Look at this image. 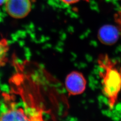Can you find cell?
Returning a JSON list of instances; mask_svg holds the SVG:
<instances>
[{"label":"cell","mask_w":121,"mask_h":121,"mask_svg":"<svg viewBox=\"0 0 121 121\" xmlns=\"http://www.w3.org/2000/svg\"><path fill=\"white\" fill-rule=\"evenodd\" d=\"M9 50V44L7 39H0V67L6 64Z\"/></svg>","instance_id":"cell-6"},{"label":"cell","mask_w":121,"mask_h":121,"mask_svg":"<svg viewBox=\"0 0 121 121\" xmlns=\"http://www.w3.org/2000/svg\"><path fill=\"white\" fill-rule=\"evenodd\" d=\"M97 64L102 70L99 72L102 92L107 98L108 106L112 109L117 102L121 91V65L107 54H100Z\"/></svg>","instance_id":"cell-1"},{"label":"cell","mask_w":121,"mask_h":121,"mask_svg":"<svg viewBox=\"0 0 121 121\" xmlns=\"http://www.w3.org/2000/svg\"><path fill=\"white\" fill-rule=\"evenodd\" d=\"M30 120L21 108H11L0 115V121Z\"/></svg>","instance_id":"cell-5"},{"label":"cell","mask_w":121,"mask_h":121,"mask_svg":"<svg viewBox=\"0 0 121 121\" xmlns=\"http://www.w3.org/2000/svg\"><path fill=\"white\" fill-rule=\"evenodd\" d=\"M113 18L121 37V7L114 14Z\"/></svg>","instance_id":"cell-7"},{"label":"cell","mask_w":121,"mask_h":121,"mask_svg":"<svg viewBox=\"0 0 121 121\" xmlns=\"http://www.w3.org/2000/svg\"><path fill=\"white\" fill-rule=\"evenodd\" d=\"M60 0L65 4L69 5V4H74L76 3H78V2L80 1L81 0Z\"/></svg>","instance_id":"cell-8"},{"label":"cell","mask_w":121,"mask_h":121,"mask_svg":"<svg viewBox=\"0 0 121 121\" xmlns=\"http://www.w3.org/2000/svg\"><path fill=\"white\" fill-rule=\"evenodd\" d=\"M5 0H0V6L2 5L3 4H4Z\"/></svg>","instance_id":"cell-9"},{"label":"cell","mask_w":121,"mask_h":121,"mask_svg":"<svg viewBox=\"0 0 121 121\" xmlns=\"http://www.w3.org/2000/svg\"><path fill=\"white\" fill-rule=\"evenodd\" d=\"M65 84L69 95H78L82 94L85 90L86 81L82 73L73 71L66 77Z\"/></svg>","instance_id":"cell-2"},{"label":"cell","mask_w":121,"mask_h":121,"mask_svg":"<svg viewBox=\"0 0 121 121\" xmlns=\"http://www.w3.org/2000/svg\"><path fill=\"white\" fill-rule=\"evenodd\" d=\"M120 36L116 26L105 24L99 28L97 33V38L101 43L111 46L117 43Z\"/></svg>","instance_id":"cell-4"},{"label":"cell","mask_w":121,"mask_h":121,"mask_svg":"<svg viewBox=\"0 0 121 121\" xmlns=\"http://www.w3.org/2000/svg\"><path fill=\"white\" fill-rule=\"evenodd\" d=\"M4 4L7 13L16 19L26 17L30 13L32 6L30 0H5Z\"/></svg>","instance_id":"cell-3"}]
</instances>
